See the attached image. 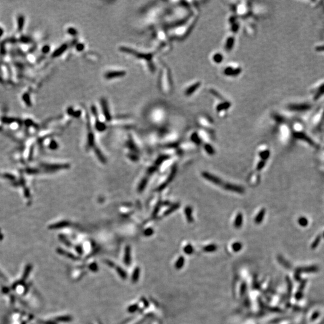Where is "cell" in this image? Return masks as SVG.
<instances>
[{"instance_id": "obj_1", "label": "cell", "mask_w": 324, "mask_h": 324, "mask_svg": "<svg viewBox=\"0 0 324 324\" xmlns=\"http://www.w3.org/2000/svg\"><path fill=\"white\" fill-rule=\"evenodd\" d=\"M177 165H175L172 168V170H171V174H169V177L168 178V179L166 180V181L163 183L158 188V190L161 191L162 190H163L167 186L169 183H170L172 180L174 178L175 175H176V173H177Z\"/></svg>"}, {"instance_id": "obj_2", "label": "cell", "mask_w": 324, "mask_h": 324, "mask_svg": "<svg viewBox=\"0 0 324 324\" xmlns=\"http://www.w3.org/2000/svg\"><path fill=\"white\" fill-rule=\"evenodd\" d=\"M202 175L205 179L208 180L209 181L212 182L213 183H214V184H215L216 185H221L222 184V181L219 178H218L217 177H216V176H215L214 175H212V174H210L209 172H202Z\"/></svg>"}, {"instance_id": "obj_3", "label": "cell", "mask_w": 324, "mask_h": 324, "mask_svg": "<svg viewBox=\"0 0 324 324\" xmlns=\"http://www.w3.org/2000/svg\"><path fill=\"white\" fill-rule=\"evenodd\" d=\"M224 188H225V189H226L227 190L234 192L238 193H240V194H242V193H243L244 192V189L243 187L240 186H237V185H235V184H229V183L225 184H224Z\"/></svg>"}, {"instance_id": "obj_4", "label": "cell", "mask_w": 324, "mask_h": 324, "mask_svg": "<svg viewBox=\"0 0 324 324\" xmlns=\"http://www.w3.org/2000/svg\"><path fill=\"white\" fill-rule=\"evenodd\" d=\"M125 75V72L124 71H113L109 72L105 74V78L107 79H112L119 76H122Z\"/></svg>"}, {"instance_id": "obj_5", "label": "cell", "mask_w": 324, "mask_h": 324, "mask_svg": "<svg viewBox=\"0 0 324 324\" xmlns=\"http://www.w3.org/2000/svg\"><path fill=\"white\" fill-rule=\"evenodd\" d=\"M185 215L187 219V220L189 223H192L193 222V210L190 206H187L184 210Z\"/></svg>"}, {"instance_id": "obj_6", "label": "cell", "mask_w": 324, "mask_h": 324, "mask_svg": "<svg viewBox=\"0 0 324 324\" xmlns=\"http://www.w3.org/2000/svg\"><path fill=\"white\" fill-rule=\"evenodd\" d=\"M243 223V216L242 213H238L234 221V226L236 228H240L241 227Z\"/></svg>"}, {"instance_id": "obj_7", "label": "cell", "mask_w": 324, "mask_h": 324, "mask_svg": "<svg viewBox=\"0 0 324 324\" xmlns=\"http://www.w3.org/2000/svg\"><path fill=\"white\" fill-rule=\"evenodd\" d=\"M265 208H263L262 209L259 213L258 214H257L255 219V222L256 224H260L263 221V219L265 217Z\"/></svg>"}, {"instance_id": "obj_8", "label": "cell", "mask_w": 324, "mask_h": 324, "mask_svg": "<svg viewBox=\"0 0 324 324\" xmlns=\"http://www.w3.org/2000/svg\"><path fill=\"white\" fill-rule=\"evenodd\" d=\"M180 206V204L179 203H177V204H175L174 205H173L172 207H171L168 210L166 211V212L164 213V215L165 216H168L170 214H171L172 213H173L174 211H175L176 210H177L178 208H179Z\"/></svg>"}, {"instance_id": "obj_9", "label": "cell", "mask_w": 324, "mask_h": 324, "mask_svg": "<svg viewBox=\"0 0 324 324\" xmlns=\"http://www.w3.org/2000/svg\"><path fill=\"white\" fill-rule=\"evenodd\" d=\"M170 157L168 155H161L160 156L159 158H157V160H156V162H155V165L157 166H159L162 163H163V161H165V160L169 159Z\"/></svg>"}, {"instance_id": "obj_10", "label": "cell", "mask_w": 324, "mask_h": 324, "mask_svg": "<svg viewBox=\"0 0 324 324\" xmlns=\"http://www.w3.org/2000/svg\"><path fill=\"white\" fill-rule=\"evenodd\" d=\"M204 148H205V150L206 151V152L209 154V155H213L215 154L216 151L214 149V148L210 144L208 143H206L205 145H204Z\"/></svg>"}, {"instance_id": "obj_11", "label": "cell", "mask_w": 324, "mask_h": 324, "mask_svg": "<svg viewBox=\"0 0 324 324\" xmlns=\"http://www.w3.org/2000/svg\"><path fill=\"white\" fill-rule=\"evenodd\" d=\"M147 183H148V178L145 177L140 182V183L139 184V186H138V191L139 192H142L144 189L145 188L146 184H147Z\"/></svg>"}, {"instance_id": "obj_12", "label": "cell", "mask_w": 324, "mask_h": 324, "mask_svg": "<svg viewBox=\"0 0 324 324\" xmlns=\"http://www.w3.org/2000/svg\"><path fill=\"white\" fill-rule=\"evenodd\" d=\"M259 155L262 160L266 161L270 155V152L269 150H265L259 153Z\"/></svg>"}, {"instance_id": "obj_13", "label": "cell", "mask_w": 324, "mask_h": 324, "mask_svg": "<svg viewBox=\"0 0 324 324\" xmlns=\"http://www.w3.org/2000/svg\"><path fill=\"white\" fill-rule=\"evenodd\" d=\"M95 152H96V154L97 155L98 158L102 161L103 162V163H105L106 162V158H105V157L103 156V155L102 154V153L101 152V151L98 149V148H96L95 149Z\"/></svg>"}, {"instance_id": "obj_14", "label": "cell", "mask_w": 324, "mask_h": 324, "mask_svg": "<svg viewBox=\"0 0 324 324\" xmlns=\"http://www.w3.org/2000/svg\"><path fill=\"white\" fill-rule=\"evenodd\" d=\"M125 261L127 264L129 263V261H130V248L127 246L125 249Z\"/></svg>"}, {"instance_id": "obj_15", "label": "cell", "mask_w": 324, "mask_h": 324, "mask_svg": "<svg viewBox=\"0 0 324 324\" xmlns=\"http://www.w3.org/2000/svg\"><path fill=\"white\" fill-rule=\"evenodd\" d=\"M192 140L194 143H195L196 145H199L202 142V141H201V139L199 137L198 134H196V133L192 134Z\"/></svg>"}, {"instance_id": "obj_16", "label": "cell", "mask_w": 324, "mask_h": 324, "mask_svg": "<svg viewBox=\"0 0 324 324\" xmlns=\"http://www.w3.org/2000/svg\"><path fill=\"white\" fill-rule=\"evenodd\" d=\"M265 163H266V161L265 160H262L261 161H260L257 165V170L258 171L262 170L264 168V167L265 166Z\"/></svg>"}, {"instance_id": "obj_17", "label": "cell", "mask_w": 324, "mask_h": 324, "mask_svg": "<svg viewBox=\"0 0 324 324\" xmlns=\"http://www.w3.org/2000/svg\"><path fill=\"white\" fill-rule=\"evenodd\" d=\"M160 207H161V202H158L157 205H156V207H155V208L154 210V212H153V214H152V216H154L153 217H155L157 215V214L158 213V211L160 210Z\"/></svg>"}, {"instance_id": "obj_18", "label": "cell", "mask_w": 324, "mask_h": 324, "mask_svg": "<svg viewBox=\"0 0 324 324\" xmlns=\"http://www.w3.org/2000/svg\"><path fill=\"white\" fill-rule=\"evenodd\" d=\"M153 234V231L152 229L151 228H148L147 229H146L144 232V234L146 235V236H150L152 234Z\"/></svg>"}, {"instance_id": "obj_19", "label": "cell", "mask_w": 324, "mask_h": 324, "mask_svg": "<svg viewBox=\"0 0 324 324\" xmlns=\"http://www.w3.org/2000/svg\"><path fill=\"white\" fill-rule=\"evenodd\" d=\"M138 277H139V269L137 268L136 270V271H135V272H134V274H133V281H136L138 278Z\"/></svg>"}]
</instances>
